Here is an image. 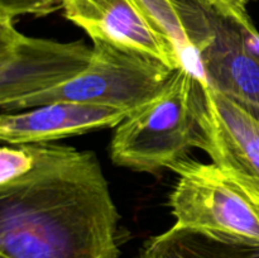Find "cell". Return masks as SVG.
I'll return each mask as SVG.
<instances>
[{
	"label": "cell",
	"mask_w": 259,
	"mask_h": 258,
	"mask_svg": "<svg viewBox=\"0 0 259 258\" xmlns=\"http://www.w3.org/2000/svg\"><path fill=\"white\" fill-rule=\"evenodd\" d=\"M29 149L25 171L0 184V257L119 258L120 217L96 154Z\"/></svg>",
	"instance_id": "obj_1"
},
{
	"label": "cell",
	"mask_w": 259,
	"mask_h": 258,
	"mask_svg": "<svg viewBox=\"0 0 259 258\" xmlns=\"http://www.w3.org/2000/svg\"><path fill=\"white\" fill-rule=\"evenodd\" d=\"M206 83L185 68L176 70L163 90L115 126L110 143L114 164L156 174L202 149Z\"/></svg>",
	"instance_id": "obj_2"
},
{
	"label": "cell",
	"mask_w": 259,
	"mask_h": 258,
	"mask_svg": "<svg viewBox=\"0 0 259 258\" xmlns=\"http://www.w3.org/2000/svg\"><path fill=\"white\" fill-rule=\"evenodd\" d=\"M169 195L175 225L225 242L259 247V180L224 166L182 158Z\"/></svg>",
	"instance_id": "obj_3"
},
{
	"label": "cell",
	"mask_w": 259,
	"mask_h": 258,
	"mask_svg": "<svg viewBox=\"0 0 259 258\" xmlns=\"http://www.w3.org/2000/svg\"><path fill=\"white\" fill-rule=\"evenodd\" d=\"M93 48V58L82 72L32 99L25 110L56 101H76L131 114L153 100L175 72L161 61L108 43L95 42Z\"/></svg>",
	"instance_id": "obj_4"
},
{
	"label": "cell",
	"mask_w": 259,
	"mask_h": 258,
	"mask_svg": "<svg viewBox=\"0 0 259 258\" xmlns=\"http://www.w3.org/2000/svg\"><path fill=\"white\" fill-rule=\"evenodd\" d=\"M94 48L82 40L57 42L28 37L14 22L0 19V109L25 110L32 99L63 85L82 72Z\"/></svg>",
	"instance_id": "obj_5"
},
{
	"label": "cell",
	"mask_w": 259,
	"mask_h": 258,
	"mask_svg": "<svg viewBox=\"0 0 259 258\" xmlns=\"http://www.w3.org/2000/svg\"><path fill=\"white\" fill-rule=\"evenodd\" d=\"M211 35L200 51L205 82L259 123V32L249 15L210 12Z\"/></svg>",
	"instance_id": "obj_6"
},
{
	"label": "cell",
	"mask_w": 259,
	"mask_h": 258,
	"mask_svg": "<svg viewBox=\"0 0 259 258\" xmlns=\"http://www.w3.org/2000/svg\"><path fill=\"white\" fill-rule=\"evenodd\" d=\"M62 10L66 19L85 30L94 43L148 56L175 71L182 68L175 46L136 0H62Z\"/></svg>",
	"instance_id": "obj_7"
},
{
	"label": "cell",
	"mask_w": 259,
	"mask_h": 258,
	"mask_svg": "<svg viewBox=\"0 0 259 258\" xmlns=\"http://www.w3.org/2000/svg\"><path fill=\"white\" fill-rule=\"evenodd\" d=\"M129 114L98 104L56 101L0 115V139L8 144L52 143L58 139L118 126Z\"/></svg>",
	"instance_id": "obj_8"
},
{
	"label": "cell",
	"mask_w": 259,
	"mask_h": 258,
	"mask_svg": "<svg viewBox=\"0 0 259 258\" xmlns=\"http://www.w3.org/2000/svg\"><path fill=\"white\" fill-rule=\"evenodd\" d=\"M204 151L210 159L259 180V123L240 106L206 86Z\"/></svg>",
	"instance_id": "obj_9"
},
{
	"label": "cell",
	"mask_w": 259,
	"mask_h": 258,
	"mask_svg": "<svg viewBox=\"0 0 259 258\" xmlns=\"http://www.w3.org/2000/svg\"><path fill=\"white\" fill-rule=\"evenodd\" d=\"M147 17L175 46L182 68L205 82L200 51L211 35L210 12L192 0H136Z\"/></svg>",
	"instance_id": "obj_10"
},
{
	"label": "cell",
	"mask_w": 259,
	"mask_h": 258,
	"mask_svg": "<svg viewBox=\"0 0 259 258\" xmlns=\"http://www.w3.org/2000/svg\"><path fill=\"white\" fill-rule=\"evenodd\" d=\"M138 258H259V247L225 242L174 225L149 238Z\"/></svg>",
	"instance_id": "obj_11"
},
{
	"label": "cell",
	"mask_w": 259,
	"mask_h": 258,
	"mask_svg": "<svg viewBox=\"0 0 259 258\" xmlns=\"http://www.w3.org/2000/svg\"><path fill=\"white\" fill-rule=\"evenodd\" d=\"M62 9V0H0V19L14 22L22 15L46 17Z\"/></svg>",
	"instance_id": "obj_12"
},
{
	"label": "cell",
	"mask_w": 259,
	"mask_h": 258,
	"mask_svg": "<svg viewBox=\"0 0 259 258\" xmlns=\"http://www.w3.org/2000/svg\"><path fill=\"white\" fill-rule=\"evenodd\" d=\"M192 2L201 5L205 9L219 13L222 15H227V17L244 18L248 15L247 12H240V10H237L234 7H232L228 3V0H192Z\"/></svg>",
	"instance_id": "obj_13"
},
{
	"label": "cell",
	"mask_w": 259,
	"mask_h": 258,
	"mask_svg": "<svg viewBox=\"0 0 259 258\" xmlns=\"http://www.w3.org/2000/svg\"><path fill=\"white\" fill-rule=\"evenodd\" d=\"M250 0H228L232 7H234L237 10H240V12H247V5Z\"/></svg>",
	"instance_id": "obj_14"
},
{
	"label": "cell",
	"mask_w": 259,
	"mask_h": 258,
	"mask_svg": "<svg viewBox=\"0 0 259 258\" xmlns=\"http://www.w3.org/2000/svg\"><path fill=\"white\" fill-rule=\"evenodd\" d=\"M0 258H2V257H0Z\"/></svg>",
	"instance_id": "obj_15"
}]
</instances>
